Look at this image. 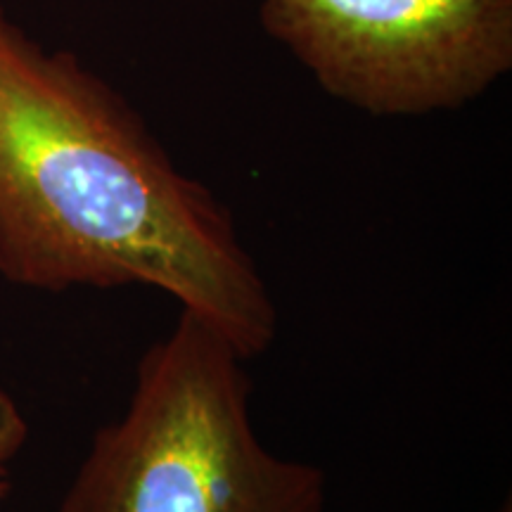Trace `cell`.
<instances>
[{"instance_id": "1", "label": "cell", "mask_w": 512, "mask_h": 512, "mask_svg": "<svg viewBox=\"0 0 512 512\" xmlns=\"http://www.w3.org/2000/svg\"><path fill=\"white\" fill-rule=\"evenodd\" d=\"M0 275L36 292L150 287L247 361L278 309L238 221L124 95L0 5Z\"/></svg>"}, {"instance_id": "2", "label": "cell", "mask_w": 512, "mask_h": 512, "mask_svg": "<svg viewBox=\"0 0 512 512\" xmlns=\"http://www.w3.org/2000/svg\"><path fill=\"white\" fill-rule=\"evenodd\" d=\"M247 363L181 309L138 361L126 411L95 432L60 512H323L325 472L256 434Z\"/></svg>"}, {"instance_id": "3", "label": "cell", "mask_w": 512, "mask_h": 512, "mask_svg": "<svg viewBox=\"0 0 512 512\" xmlns=\"http://www.w3.org/2000/svg\"><path fill=\"white\" fill-rule=\"evenodd\" d=\"M330 98L373 117L458 110L512 69V0H261Z\"/></svg>"}, {"instance_id": "4", "label": "cell", "mask_w": 512, "mask_h": 512, "mask_svg": "<svg viewBox=\"0 0 512 512\" xmlns=\"http://www.w3.org/2000/svg\"><path fill=\"white\" fill-rule=\"evenodd\" d=\"M29 439V422L17 401L0 387V501L10 494V467Z\"/></svg>"}, {"instance_id": "5", "label": "cell", "mask_w": 512, "mask_h": 512, "mask_svg": "<svg viewBox=\"0 0 512 512\" xmlns=\"http://www.w3.org/2000/svg\"><path fill=\"white\" fill-rule=\"evenodd\" d=\"M501 512H510V503H505V508Z\"/></svg>"}]
</instances>
